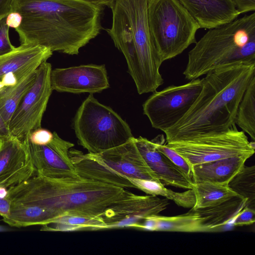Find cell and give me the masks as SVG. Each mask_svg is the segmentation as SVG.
I'll use <instances>...</instances> for the list:
<instances>
[{"label": "cell", "mask_w": 255, "mask_h": 255, "mask_svg": "<svg viewBox=\"0 0 255 255\" xmlns=\"http://www.w3.org/2000/svg\"><path fill=\"white\" fill-rule=\"evenodd\" d=\"M53 90L74 94L101 92L110 87L104 65H83L52 70Z\"/></svg>", "instance_id": "4fadbf2b"}, {"label": "cell", "mask_w": 255, "mask_h": 255, "mask_svg": "<svg viewBox=\"0 0 255 255\" xmlns=\"http://www.w3.org/2000/svg\"><path fill=\"white\" fill-rule=\"evenodd\" d=\"M35 76L36 71L16 85L0 90V112L8 126L21 100L34 83Z\"/></svg>", "instance_id": "cb8c5ba5"}, {"label": "cell", "mask_w": 255, "mask_h": 255, "mask_svg": "<svg viewBox=\"0 0 255 255\" xmlns=\"http://www.w3.org/2000/svg\"><path fill=\"white\" fill-rule=\"evenodd\" d=\"M152 140L155 143L156 148L158 151L167 156L171 161L181 168L187 176L192 178V171L190 166L181 156L164 144L165 138L163 134H158Z\"/></svg>", "instance_id": "83f0119b"}, {"label": "cell", "mask_w": 255, "mask_h": 255, "mask_svg": "<svg viewBox=\"0 0 255 255\" xmlns=\"http://www.w3.org/2000/svg\"><path fill=\"white\" fill-rule=\"evenodd\" d=\"M246 199L236 195L215 205L193 209L200 218L208 232L230 223L246 206Z\"/></svg>", "instance_id": "ffe728a7"}, {"label": "cell", "mask_w": 255, "mask_h": 255, "mask_svg": "<svg viewBox=\"0 0 255 255\" xmlns=\"http://www.w3.org/2000/svg\"><path fill=\"white\" fill-rule=\"evenodd\" d=\"M168 200L151 195H138L128 191L123 199L110 206L101 217L106 229L138 228L146 218L165 210L169 204Z\"/></svg>", "instance_id": "7c38bea8"}, {"label": "cell", "mask_w": 255, "mask_h": 255, "mask_svg": "<svg viewBox=\"0 0 255 255\" xmlns=\"http://www.w3.org/2000/svg\"><path fill=\"white\" fill-rule=\"evenodd\" d=\"M21 16L18 12H11L6 16V22L9 27L17 28L21 22Z\"/></svg>", "instance_id": "836d02e7"}, {"label": "cell", "mask_w": 255, "mask_h": 255, "mask_svg": "<svg viewBox=\"0 0 255 255\" xmlns=\"http://www.w3.org/2000/svg\"><path fill=\"white\" fill-rule=\"evenodd\" d=\"M12 0H0V20L12 12Z\"/></svg>", "instance_id": "e575fe53"}, {"label": "cell", "mask_w": 255, "mask_h": 255, "mask_svg": "<svg viewBox=\"0 0 255 255\" xmlns=\"http://www.w3.org/2000/svg\"><path fill=\"white\" fill-rule=\"evenodd\" d=\"M53 138V132L41 128L32 131L28 136L29 141L34 145H45L51 142Z\"/></svg>", "instance_id": "f546056e"}, {"label": "cell", "mask_w": 255, "mask_h": 255, "mask_svg": "<svg viewBox=\"0 0 255 255\" xmlns=\"http://www.w3.org/2000/svg\"><path fill=\"white\" fill-rule=\"evenodd\" d=\"M192 189L195 197L193 209L210 206L237 195L227 185L210 182L194 183Z\"/></svg>", "instance_id": "484cf974"}, {"label": "cell", "mask_w": 255, "mask_h": 255, "mask_svg": "<svg viewBox=\"0 0 255 255\" xmlns=\"http://www.w3.org/2000/svg\"><path fill=\"white\" fill-rule=\"evenodd\" d=\"M103 6L83 0H12L21 16L20 44L40 45L69 55L99 34Z\"/></svg>", "instance_id": "6da1fadb"}, {"label": "cell", "mask_w": 255, "mask_h": 255, "mask_svg": "<svg viewBox=\"0 0 255 255\" xmlns=\"http://www.w3.org/2000/svg\"><path fill=\"white\" fill-rule=\"evenodd\" d=\"M10 230H11V229L7 227L0 225V232H7Z\"/></svg>", "instance_id": "8d00e7d4"}, {"label": "cell", "mask_w": 255, "mask_h": 255, "mask_svg": "<svg viewBox=\"0 0 255 255\" xmlns=\"http://www.w3.org/2000/svg\"><path fill=\"white\" fill-rule=\"evenodd\" d=\"M125 188L77 176L51 178L36 175L10 187L6 196L12 204L46 208L59 217H101L128 193Z\"/></svg>", "instance_id": "3957f363"}, {"label": "cell", "mask_w": 255, "mask_h": 255, "mask_svg": "<svg viewBox=\"0 0 255 255\" xmlns=\"http://www.w3.org/2000/svg\"><path fill=\"white\" fill-rule=\"evenodd\" d=\"M74 146L62 139L56 132L50 143L37 145L29 141L31 160L36 175L51 178L78 176L69 157L70 149Z\"/></svg>", "instance_id": "5bb4252c"}, {"label": "cell", "mask_w": 255, "mask_h": 255, "mask_svg": "<svg viewBox=\"0 0 255 255\" xmlns=\"http://www.w3.org/2000/svg\"><path fill=\"white\" fill-rule=\"evenodd\" d=\"M59 216L54 212L39 206L12 204L10 215L3 221L11 227L17 228L43 225L52 222Z\"/></svg>", "instance_id": "7402d4cb"}, {"label": "cell", "mask_w": 255, "mask_h": 255, "mask_svg": "<svg viewBox=\"0 0 255 255\" xmlns=\"http://www.w3.org/2000/svg\"><path fill=\"white\" fill-rule=\"evenodd\" d=\"M228 186L246 199V206L255 210V166L245 165L229 182Z\"/></svg>", "instance_id": "4316f807"}, {"label": "cell", "mask_w": 255, "mask_h": 255, "mask_svg": "<svg viewBox=\"0 0 255 255\" xmlns=\"http://www.w3.org/2000/svg\"><path fill=\"white\" fill-rule=\"evenodd\" d=\"M11 202L7 196H0V216L3 218H7L10 215Z\"/></svg>", "instance_id": "d6a6232c"}, {"label": "cell", "mask_w": 255, "mask_h": 255, "mask_svg": "<svg viewBox=\"0 0 255 255\" xmlns=\"http://www.w3.org/2000/svg\"><path fill=\"white\" fill-rule=\"evenodd\" d=\"M200 28L212 29L229 23L241 14L231 0H177Z\"/></svg>", "instance_id": "ac0fdd59"}, {"label": "cell", "mask_w": 255, "mask_h": 255, "mask_svg": "<svg viewBox=\"0 0 255 255\" xmlns=\"http://www.w3.org/2000/svg\"><path fill=\"white\" fill-rule=\"evenodd\" d=\"M50 63L45 61L36 70L34 83L24 95L8 124L11 136L23 140L41 128L43 114L52 92Z\"/></svg>", "instance_id": "8fae6325"}, {"label": "cell", "mask_w": 255, "mask_h": 255, "mask_svg": "<svg viewBox=\"0 0 255 255\" xmlns=\"http://www.w3.org/2000/svg\"><path fill=\"white\" fill-rule=\"evenodd\" d=\"M251 157L238 155L193 165L191 167L194 183L210 182L228 185Z\"/></svg>", "instance_id": "d6986e66"}, {"label": "cell", "mask_w": 255, "mask_h": 255, "mask_svg": "<svg viewBox=\"0 0 255 255\" xmlns=\"http://www.w3.org/2000/svg\"><path fill=\"white\" fill-rule=\"evenodd\" d=\"M147 16L151 39L163 62L196 42L200 26L177 0H148Z\"/></svg>", "instance_id": "52a82bcc"}, {"label": "cell", "mask_w": 255, "mask_h": 255, "mask_svg": "<svg viewBox=\"0 0 255 255\" xmlns=\"http://www.w3.org/2000/svg\"><path fill=\"white\" fill-rule=\"evenodd\" d=\"M255 77V62L230 63L206 75L190 109L164 132L166 142L221 131L235 124L239 105Z\"/></svg>", "instance_id": "7a4b0ae2"}, {"label": "cell", "mask_w": 255, "mask_h": 255, "mask_svg": "<svg viewBox=\"0 0 255 255\" xmlns=\"http://www.w3.org/2000/svg\"><path fill=\"white\" fill-rule=\"evenodd\" d=\"M70 159L81 177L118 187L135 188L127 177L160 183L137 148L134 137L127 142L98 153H84L71 148Z\"/></svg>", "instance_id": "8992f818"}, {"label": "cell", "mask_w": 255, "mask_h": 255, "mask_svg": "<svg viewBox=\"0 0 255 255\" xmlns=\"http://www.w3.org/2000/svg\"><path fill=\"white\" fill-rule=\"evenodd\" d=\"M28 137L21 140L11 136L0 140V188L17 185L35 172Z\"/></svg>", "instance_id": "9a60e30c"}, {"label": "cell", "mask_w": 255, "mask_h": 255, "mask_svg": "<svg viewBox=\"0 0 255 255\" xmlns=\"http://www.w3.org/2000/svg\"><path fill=\"white\" fill-rule=\"evenodd\" d=\"M238 62H255L254 12L209 29L189 52L183 74L192 80Z\"/></svg>", "instance_id": "5b68a950"}, {"label": "cell", "mask_w": 255, "mask_h": 255, "mask_svg": "<svg viewBox=\"0 0 255 255\" xmlns=\"http://www.w3.org/2000/svg\"><path fill=\"white\" fill-rule=\"evenodd\" d=\"M255 221V210L245 207L232 220L233 226H244L253 224Z\"/></svg>", "instance_id": "4dcf8cb0"}, {"label": "cell", "mask_w": 255, "mask_h": 255, "mask_svg": "<svg viewBox=\"0 0 255 255\" xmlns=\"http://www.w3.org/2000/svg\"><path fill=\"white\" fill-rule=\"evenodd\" d=\"M6 16L0 20V56L15 49L9 37V26L6 22Z\"/></svg>", "instance_id": "f1b7e54d"}, {"label": "cell", "mask_w": 255, "mask_h": 255, "mask_svg": "<svg viewBox=\"0 0 255 255\" xmlns=\"http://www.w3.org/2000/svg\"><path fill=\"white\" fill-rule=\"evenodd\" d=\"M203 79L181 85H170L154 91L142 105L152 127L163 132L176 124L188 112L199 95Z\"/></svg>", "instance_id": "30bf717a"}, {"label": "cell", "mask_w": 255, "mask_h": 255, "mask_svg": "<svg viewBox=\"0 0 255 255\" xmlns=\"http://www.w3.org/2000/svg\"><path fill=\"white\" fill-rule=\"evenodd\" d=\"M138 229L149 231L177 232H208L200 218L193 210L175 216L152 215L146 218Z\"/></svg>", "instance_id": "44dd1931"}, {"label": "cell", "mask_w": 255, "mask_h": 255, "mask_svg": "<svg viewBox=\"0 0 255 255\" xmlns=\"http://www.w3.org/2000/svg\"><path fill=\"white\" fill-rule=\"evenodd\" d=\"M135 188L147 194L162 196L173 201L177 205L192 208L195 203V197L192 189L183 192H174L166 188L161 183L153 180L127 177Z\"/></svg>", "instance_id": "603a6c76"}, {"label": "cell", "mask_w": 255, "mask_h": 255, "mask_svg": "<svg viewBox=\"0 0 255 255\" xmlns=\"http://www.w3.org/2000/svg\"><path fill=\"white\" fill-rule=\"evenodd\" d=\"M193 165L238 155L255 153V141H249L235 124L226 130L198 135L165 144Z\"/></svg>", "instance_id": "9c48e42d"}, {"label": "cell", "mask_w": 255, "mask_h": 255, "mask_svg": "<svg viewBox=\"0 0 255 255\" xmlns=\"http://www.w3.org/2000/svg\"><path fill=\"white\" fill-rule=\"evenodd\" d=\"M73 126L79 144L92 153L122 145L133 137L127 122L92 94L78 109Z\"/></svg>", "instance_id": "ba28073f"}, {"label": "cell", "mask_w": 255, "mask_h": 255, "mask_svg": "<svg viewBox=\"0 0 255 255\" xmlns=\"http://www.w3.org/2000/svg\"><path fill=\"white\" fill-rule=\"evenodd\" d=\"M49 48L31 44H20L0 56V90L16 85L50 58Z\"/></svg>", "instance_id": "2e32d148"}, {"label": "cell", "mask_w": 255, "mask_h": 255, "mask_svg": "<svg viewBox=\"0 0 255 255\" xmlns=\"http://www.w3.org/2000/svg\"><path fill=\"white\" fill-rule=\"evenodd\" d=\"M240 14L255 10V0H231Z\"/></svg>", "instance_id": "1f68e13d"}, {"label": "cell", "mask_w": 255, "mask_h": 255, "mask_svg": "<svg viewBox=\"0 0 255 255\" xmlns=\"http://www.w3.org/2000/svg\"><path fill=\"white\" fill-rule=\"evenodd\" d=\"M235 124L255 140V77L245 90L239 105Z\"/></svg>", "instance_id": "d4e9b609"}, {"label": "cell", "mask_w": 255, "mask_h": 255, "mask_svg": "<svg viewBox=\"0 0 255 255\" xmlns=\"http://www.w3.org/2000/svg\"><path fill=\"white\" fill-rule=\"evenodd\" d=\"M148 0H113L112 23L106 31L124 55L138 93L153 92L164 83L159 68L163 62L150 33Z\"/></svg>", "instance_id": "277c9868"}, {"label": "cell", "mask_w": 255, "mask_h": 255, "mask_svg": "<svg viewBox=\"0 0 255 255\" xmlns=\"http://www.w3.org/2000/svg\"><path fill=\"white\" fill-rule=\"evenodd\" d=\"M135 145L150 168L164 186L169 185L185 189H192V178L158 151L155 143L145 137H134Z\"/></svg>", "instance_id": "e0dca14e"}, {"label": "cell", "mask_w": 255, "mask_h": 255, "mask_svg": "<svg viewBox=\"0 0 255 255\" xmlns=\"http://www.w3.org/2000/svg\"><path fill=\"white\" fill-rule=\"evenodd\" d=\"M11 136L8 126L0 112V140Z\"/></svg>", "instance_id": "d590c367"}]
</instances>
